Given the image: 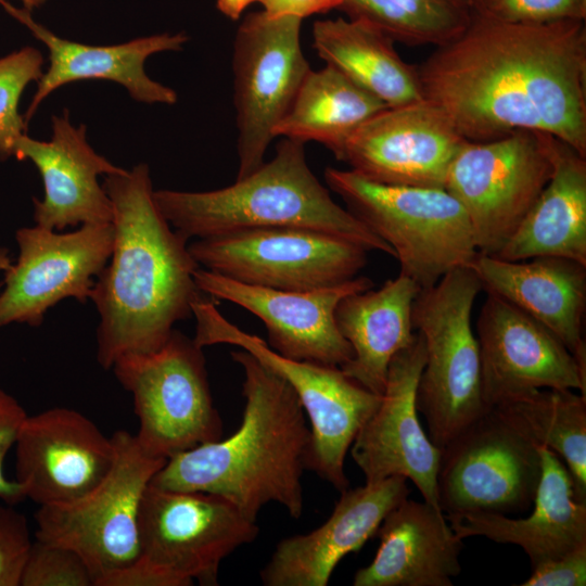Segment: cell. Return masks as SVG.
<instances>
[{"instance_id": "6da1fadb", "label": "cell", "mask_w": 586, "mask_h": 586, "mask_svg": "<svg viewBox=\"0 0 586 586\" xmlns=\"http://www.w3.org/2000/svg\"><path fill=\"white\" fill-rule=\"evenodd\" d=\"M417 72L423 99L467 141L530 130L586 157L585 21L521 23L474 12Z\"/></svg>"}, {"instance_id": "7a4b0ae2", "label": "cell", "mask_w": 586, "mask_h": 586, "mask_svg": "<svg viewBox=\"0 0 586 586\" xmlns=\"http://www.w3.org/2000/svg\"><path fill=\"white\" fill-rule=\"evenodd\" d=\"M102 187L112 203L114 245L90 300L99 314L97 360L112 369L122 355L161 348L202 292L194 281L200 266L158 209L148 164L107 175Z\"/></svg>"}, {"instance_id": "3957f363", "label": "cell", "mask_w": 586, "mask_h": 586, "mask_svg": "<svg viewBox=\"0 0 586 586\" xmlns=\"http://www.w3.org/2000/svg\"><path fill=\"white\" fill-rule=\"evenodd\" d=\"M231 358L244 371L245 406L239 429L227 438L170 457L151 484L222 496L254 522L271 501L298 519L311 442L306 413L292 386L276 371L242 348L231 352Z\"/></svg>"}, {"instance_id": "277c9868", "label": "cell", "mask_w": 586, "mask_h": 586, "mask_svg": "<svg viewBox=\"0 0 586 586\" xmlns=\"http://www.w3.org/2000/svg\"><path fill=\"white\" fill-rule=\"evenodd\" d=\"M304 145L283 138L269 162L231 186L203 192L154 190V200L188 241L244 229L296 227L330 233L395 258L385 241L333 201L310 170Z\"/></svg>"}, {"instance_id": "5b68a950", "label": "cell", "mask_w": 586, "mask_h": 586, "mask_svg": "<svg viewBox=\"0 0 586 586\" xmlns=\"http://www.w3.org/2000/svg\"><path fill=\"white\" fill-rule=\"evenodd\" d=\"M324 179L347 211L393 249L399 273L420 290L469 267L479 254L470 219L446 189L384 184L333 167Z\"/></svg>"}, {"instance_id": "8992f818", "label": "cell", "mask_w": 586, "mask_h": 586, "mask_svg": "<svg viewBox=\"0 0 586 586\" xmlns=\"http://www.w3.org/2000/svg\"><path fill=\"white\" fill-rule=\"evenodd\" d=\"M481 291L475 272L460 267L420 290L412 304V327L425 346L416 406L438 448L489 410L483 398L480 349L471 324Z\"/></svg>"}, {"instance_id": "52a82bcc", "label": "cell", "mask_w": 586, "mask_h": 586, "mask_svg": "<svg viewBox=\"0 0 586 586\" xmlns=\"http://www.w3.org/2000/svg\"><path fill=\"white\" fill-rule=\"evenodd\" d=\"M192 315L193 341L199 347L238 346L288 381L310 422L308 469L339 492L347 489L346 454L361 425L378 408L381 396L345 375L340 367L279 355L260 337L228 321L212 301L196 300Z\"/></svg>"}, {"instance_id": "ba28073f", "label": "cell", "mask_w": 586, "mask_h": 586, "mask_svg": "<svg viewBox=\"0 0 586 586\" xmlns=\"http://www.w3.org/2000/svg\"><path fill=\"white\" fill-rule=\"evenodd\" d=\"M112 438L113 466L94 488L71 502L40 506L35 513L36 539L76 551L94 586L139 557L141 501L167 461L148 453L128 431H116Z\"/></svg>"}, {"instance_id": "9c48e42d", "label": "cell", "mask_w": 586, "mask_h": 586, "mask_svg": "<svg viewBox=\"0 0 586 586\" xmlns=\"http://www.w3.org/2000/svg\"><path fill=\"white\" fill-rule=\"evenodd\" d=\"M202 349L174 329L161 348L122 355L112 367L132 396L139 420L136 437L153 456L169 459L221 438L222 421L213 402Z\"/></svg>"}, {"instance_id": "30bf717a", "label": "cell", "mask_w": 586, "mask_h": 586, "mask_svg": "<svg viewBox=\"0 0 586 586\" xmlns=\"http://www.w3.org/2000/svg\"><path fill=\"white\" fill-rule=\"evenodd\" d=\"M553 139L520 130L466 141L456 154L445 189L464 208L480 254L496 255L534 205L552 174Z\"/></svg>"}, {"instance_id": "8fae6325", "label": "cell", "mask_w": 586, "mask_h": 586, "mask_svg": "<svg viewBox=\"0 0 586 586\" xmlns=\"http://www.w3.org/2000/svg\"><path fill=\"white\" fill-rule=\"evenodd\" d=\"M200 267L251 285L313 291L357 277L364 247L318 230L254 228L196 239L188 244Z\"/></svg>"}, {"instance_id": "7c38bea8", "label": "cell", "mask_w": 586, "mask_h": 586, "mask_svg": "<svg viewBox=\"0 0 586 586\" xmlns=\"http://www.w3.org/2000/svg\"><path fill=\"white\" fill-rule=\"evenodd\" d=\"M301 25L297 16L262 10L245 15L238 27L232 53L237 179L265 162L273 129L310 69L301 47Z\"/></svg>"}, {"instance_id": "4fadbf2b", "label": "cell", "mask_w": 586, "mask_h": 586, "mask_svg": "<svg viewBox=\"0 0 586 586\" xmlns=\"http://www.w3.org/2000/svg\"><path fill=\"white\" fill-rule=\"evenodd\" d=\"M540 476L538 446L489 408L441 448L438 504L446 515L522 512L533 505Z\"/></svg>"}, {"instance_id": "5bb4252c", "label": "cell", "mask_w": 586, "mask_h": 586, "mask_svg": "<svg viewBox=\"0 0 586 586\" xmlns=\"http://www.w3.org/2000/svg\"><path fill=\"white\" fill-rule=\"evenodd\" d=\"M140 557L180 579L218 585L221 562L259 527L227 498L148 486L140 508Z\"/></svg>"}, {"instance_id": "9a60e30c", "label": "cell", "mask_w": 586, "mask_h": 586, "mask_svg": "<svg viewBox=\"0 0 586 586\" xmlns=\"http://www.w3.org/2000/svg\"><path fill=\"white\" fill-rule=\"evenodd\" d=\"M18 256L4 271L0 328L39 327L46 313L65 298L85 304L112 254V222H90L71 232L38 225L16 230Z\"/></svg>"}, {"instance_id": "2e32d148", "label": "cell", "mask_w": 586, "mask_h": 586, "mask_svg": "<svg viewBox=\"0 0 586 586\" xmlns=\"http://www.w3.org/2000/svg\"><path fill=\"white\" fill-rule=\"evenodd\" d=\"M466 141L443 109L422 99L370 117L335 157L375 182L445 189L451 162Z\"/></svg>"}, {"instance_id": "e0dca14e", "label": "cell", "mask_w": 586, "mask_h": 586, "mask_svg": "<svg viewBox=\"0 0 586 586\" xmlns=\"http://www.w3.org/2000/svg\"><path fill=\"white\" fill-rule=\"evenodd\" d=\"M483 398L488 408L542 388L586 396V372L570 351L530 315L487 293L476 321Z\"/></svg>"}, {"instance_id": "ac0fdd59", "label": "cell", "mask_w": 586, "mask_h": 586, "mask_svg": "<svg viewBox=\"0 0 586 586\" xmlns=\"http://www.w3.org/2000/svg\"><path fill=\"white\" fill-rule=\"evenodd\" d=\"M424 362V341L416 332L392 358L381 402L356 434L351 455L366 483L403 476L417 486L424 501L442 510L436 486L441 448L422 429L416 406Z\"/></svg>"}, {"instance_id": "d6986e66", "label": "cell", "mask_w": 586, "mask_h": 586, "mask_svg": "<svg viewBox=\"0 0 586 586\" xmlns=\"http://www.w3.org/2000/svg\"><path fill=\"white\" fill-rule=\"evenodd\" d=\"M194 281L202 293L237 304L265 324L268 345L279 355L302 361L341 367L353 357L340 333L334 313L352 293L372 289L367 277L313 291H282L245 284L199 267Z\"/></svg>"}, {"instance_id": "ffe728a7", "label": "cell", "mask_w": 586, "mask_h": 586, "mask_svg": "<svg viewBox=\"0 0 586 586\" xmlns=\"http://www.w3.org/2000/svg\"><path fill=\"white\" fill-rule=\"evenodd\" d=\"M15 481L37 505L74 501L109 473L115 445L81 412L53 407L26 416L15 442Z\"/></svg>"}, {"instance_id": "44dd1931", "label": "cell", "mask_w": 586, "mask_h": 586, "mask_svg": "<svg viewBox=\"0 0 586 586\" xmlns=\"http://www.w3.org/2000/svg\"><path fill=\"white\" fill-rule=\"evenodd\" d=\"M86 126H74L65 109L52 116L49 141L21 136L12 151L18 161L29 160L43 182V199H33L36 225L62 231L90 222H112V203L98 177L124 174L98 154L87 141Z\"/></svg>"}, {"instance_id": "7402d4cb", "label": "cell", "mask_w": 586, "mask_h": 586, "mask_svg": "<svg viewBox=\"0 0 586 586\" xmlns=\"http://www.w3.org/2000/svg\"><path fill=\"white\" fill-rule=\"evenodd\" d=\"M407 479L391 476L347 488L316 530L283 538L260 571L266 586H327L339 562L377 535L384 518L408 498Z\"/></svg>"}, {"instance_id": "603a6c76", "label": "cell", "mask_w": 586, "mask_h": 586, "mask_svg": "<svg viewBox=\"0 0 586 586\" xmlns=\"http://www.w3.org/2000/svg\"><path fill=\"white\" fill-rule=\"evenodd\" d=\"M0 7L24 25L49 52V66L37 81L36 91L24 116L28 125L43 100L64 85L87 79L111 80L122 85L130 97L142 103L174 104V89L150 78L145 61L153 54L179 51L189 40L183 33H162L111 46H93L55 35L38 23L33 12L0 0Z\"/></svg>"}, {"instance_id": "cb8c5ba5", "label": "cell", "mask_w": 586, "mask_h": 586, "mask_svg": "<svg viewBox=\"0 0 586 586\" xmlns=\"http://www.w3.org/2000/svg\"><path fill=\"white\" fill-rule=\"evenodd\" d=\"M469 267L482 290L513 304L546 327L586 372L585 265L558 256L511 262L479 253Z\"/></svg>"}, {"instance_id": "d4e9b609", "label": "cell", "mask_w": 586, "mask_h": 586, "mask_svg": "<svg viewBox=\"0 0 586 586\" xmlns=\"http://www.w3.org/2000/svg\"><path fill=\"white\" fill-rule=\"evenodd\" d=\"M538 450L542 476L531 514L521 519L489 512L446 515L458 537L484 536L517 545L527 555L531 568L586 547V502L576 499L563 461L544 446Z\"/></svg>"}, {"instance_id": "484cf974", "label": "cell", "mask_w": 586, "mask_h": 586, "mask_svg": "<svg viewBox=\"0 0 586 586\" xmlns=\"http://www.w3.org/2000/svg\"><path fill=\"white\" fill-rule=\"evenodd\" d=\"M373 560L356 571L354 586H451L461 572L462 539L442 510L406 498L382 521Z\"/></svg>"}, {"instance_id": "4316f807", "label": "cell", "mask_w": 586, "mask_h": 586, "mask_svg": "<svg viewBox=\"0 0 586 586\" xmlns=\"http://www.w3.org/2000/svg\"><path fill=\"white\" fill-rule=\"evenodd\" d=\"M420 288L398 275L379 290L344 296L334 313L340 333L353 357L340 367L345 375L382 396L390 362L413 339L412 304Z\"/></svg>"}, {"instance_id": "83f0119b", "label": "cell", "mask_w": 586, "mask_h": 586, "mask_svg": "<svg viewBox=\"0 0 586 586\" xmlns=\"http://www.w3.org/2000/svg\"><path fill=\"white\" fill-rule=\"evenodd\" d=\"M552 164L549 181L495 257L558 256L586 266V157L555 137Z\"/></svg>"}, {"instance_id": "f1b7e54d", "label": "cell", "mask_w": 586, "mask_h": 586, "mask_svg": "<svg viewBox=\"0 0 586 586\" xmlns=\"http://www.w3.org/2000/svg\"><path fill=\"white\" fill-rule=\"evenodd\" d=\"M394 41L366 22L343 17L317 21L318 56L388 107L423 99L417 67L396 52Z\"/></svg>"}, {"instance_id": "f546056e", "label": "cell", "mask_w": 586, "mask_h": 586, "mask_svg": "<svg viewBox=\"0 0 586 586\" xmlns=\"http://www.w3.org/2000/svg\"><path fill=\"white\" fill-rule=\"evenodd\" d=\"M386 107L334 67L310 68L273 136L316 141L336 156L359 126Z\"/></svg>"}, {"instance_id": "4dcf8cb0", "label": "cell", "mask_w": 586, "mask_h": 586, "mask_svg": "<svg viewBox=\"0 0 586 586\" xmlns=\"http://www.w3.org/2000/svg\"><path fill=\"white\" fill-rule=\"evenodd\" d=\"M492 408L536 446L553 451L570 473L576 499L586 502V396L542 388Z\"/></svg>"}, {"instance_id": "1f68e13d", "label": "cell", "mask_w": 586, "mask_h": 586, "mask_svg": "<svg viewBox=\"0 0 586 586\" xmlns=\"http://www.w3.org/2000/svg\"><path fill=\"white\" fill-rule=\"evenodd\" d=\"M339 9L394 42L436 48L460 36L474 13L454 0H342Z\"/></svg>"}, {"instance_id": "d6a6232c", "label": "cell", "mask_w": 586, "mask_h": 586, "mask_svg": "<svg viewBox=\"0 0 586 586\" xmlns=\"http://www.w3.org/2000/svg\"><path fill=\"white\" fill-rule=\"evenodd\" d=\"M44 59L34 47H24L0 58V161L12 157L16 140L26 133L27 124L18 111L26 87L38 81Z\"/></svg>"}, {"instance_id": "836d02e7", "label": "cell", "mask_w": 586, "mask_h": 586, "mask_svg": "<svg viewBox=\"0 0 586 586\" xmlns=\"http://www.w3.org/2000/svg\"><path fill=\"white\" fill-rule=\"evenodd\" d=\"M20 586H94V577L73 549L36 539L27 555Z\"/></svg>"}, {"instance_id": "e575fe53", "label": "cell", "mask_w": 586, "mask_h": 586, "mask_svg": "<svg viewBox=\"0 0 586 586\" xmlns=\"http://www.w3.org/2000/svg\"><path fill=\"white\" fill-rule=\"evenodd\" d=\"M474 12L521 23L585 21L586 0H485Z\"/></svg>"}, {"instance_id": "d590c367", "label": "cell", "mask_w": 586, "mask_h": 586, "mask_svg": "<svg viewBox=\"0 0 586 586\" xmlns=\"http://www.w3.org/2000/svg\"><path fill=\"white\" fill-rule=\"evenodd\" d=\"M33 542L25 515L0 505V586H20Z\"/></svg>"}, {"instance_id": "8d00e7d4", "label": "cell", "mask_w": 586, "mask_h": 586, "mask_svg": "<svg viewBox=\"0 0 586 586\" xmlns=\"http://www.w3.org/2000/svg\"><path fill=\"white\" fill-rule=\"evenodd\" d=\"M26 416L22 405L12 395L0 388V499L12 506L23 501L26 497L18 482L5 476L3 463L7 454L15 445Z\"/></svg>"}, {"instance_id": "74e56055", "label": "cell", "mask_w": 586, "mask_h": 586, "mask_svg": "<svg viewBox=\"0 0 586 586\" xmlns=\"http://www.w3.org/2000/svg\"><path fill=\"white\" fill-rule=\"evenodd\" d=\"M522 586H584L586 585V547L532 568Z\"/></svg>"}, {"instance_id": "f35d334b", "label": "cell", "mask_w": 586, "mask_h": 586, "mask_svg": "<svg viewBox=\"0 0 586 586\" xmlns=\"http://www.w3.org/2000/svg\"><path fill=\"white\" fill-rule=\"evenodd\" d=\"M97 586H183L182 582L140 556L102 577Z\"/></svg>"}, {"instance_id": "ab89813d", "label": "cell", "mask_w": 586, "mask_h": 586, "mask_svg": "<svg viewBox=\"0 0 586 586\" xmlns=\"http://www.w3.org/2000/svg\"><path fill=\"white\" fill-rule=\"evenodd\" d=\"M263 10L272 16L293 15L304 18L309 15L339 9L342 0H256Z\"/></svg>"}, {"instance_id": "60d3db41", "label": "cell", "mask_w": 586, "mask_h": 586, "mask_svg": "<svg viewBox=\"0 0 586 586\" xmlns=\"http://www.w3.org/2000/svg\"><path fill=\"white\" fill-rule=\"evenodd\" d=\"M256 0H216V7L221 14L237 21L245 9Z\"/></svg>"}, {"instance_id": "b9f144b4", "label": "cell", "mask_w": 586, "mask_h": 586, "mask_svg": "<svg viewBox=\"0 0 586 586\" xmlns=\"http://www.w3.org/2000/svg\"><path fill=\"white\" fill-rule=\"evenodd\" d=\"M12 263L9 250L7 247H0V272H4Z\"/></svg>"}, {"instance_id": "7bdbcfd3", "label": "cell", "mask_w": 586, "mask_h": 586, "mask_svg": "<svg viewBox=\"0 0 586 586\" xmlns=\"http://www.w3.org/2000/svg\"><path fill=\"white\" fill-rule=\"evenodd\" d=\"M11 1V0H8ZM22 4V8L33 12L36 9L43 7L49 0H16Z\"/></svg>"}, {"instance_id": "ee69618b", "label": "cell", "mask_w": 586, "mask_h": 586, "mask_svg": "<svg viewBox=\"0 0 586 586\" xmlns=\"http://www.w3.org/2000/svg\"><path fill=\"white\" fill-rule=\"evenodd\" d=\"M457 3L472 10L474 12L475 10V0H454Z\"/></svg>"}, {"instance_id": "f6af8a7d", "label": "cell", "mask_w": 586, "mask_h": 586, "mask_svg": "<svg viewBox=\"0 0 586 586\" xmlns=\"http://www.w3.org/2000/svg\"><path fill=\"white\" fill-rule=\"evenodd\" d=\"M485 0H475V10L484 2ZM474 10V11H475Z\"/></svg>"}]
</instances>
